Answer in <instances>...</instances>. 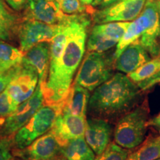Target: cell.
<instances>
[{
	"instance_id": "6da1fadb",
	"label": "cell",
	"mask_w": 160,
	"mask_h": 160,
	"mask_svg": "<svg viewBox=\"0 0 160 160\" xmlns=\"http://www.w3.org/2000/svg\"><path fill=\"white\" fill-rule=\"evenodd\" d=\"M89 25L90 20L82 14H76L70 22L67 44L59 66L42 85L47 104L62 103L67 97L75 72L85 54Z\"/></svg>"
},
{
	"instance_id": "7a4b0ae2",
	"label": "cell",
	"mask_w": 160,
	"mask_h": 160,
	"mask_svg": "<svg viewBox=\"0 0 160 160\" xmlns=\"http://www.w3.org/2000/svg\"><path fill=\"white\" fill-rule=\"evenodd\" d=\"M138 96L137 86L128 76L118 73L94 90L88 109L97 117H113L132 107Z\"/></svg>"
},
{
	"instance_id": "3957f363",
	"label": "cell",
	"mask_w": 160,
	"mask_h": 160,
	"mask_svg": "<svg viewBox=\"0 0 160 160\" xmlns=\"http://www.w3.org/2000/svg\"><path fill=\"white\" fill-rule=\"evenodd\" d=\"M62 108V102L42 106L28 122L15 133L13 139L15 150L25 148L34 140L50 131Z\"/></svg>"
},
{
	"instance_id": "277c9868",
	"label": "cell",
	"mask_w": 160,
	"mask_h": 160,
	"mask_svg": "<svg viewBox=\"0 0 160 160\" xmlns=\"http://www.w3.org/2000/svg\"><path fill=\"white\" fill-rule=\"evenodd\" d=\"M147 123V109L137 108L119 120L114 131V140L125 149L139 146L145 138Z\"/></svg>"
},
{
	"instance_id": "5b68a950",
	"label": "cell",
	"mask_w": 160,
	"mask_h": 160,
	"mask_svg": "<svg viewBox=\"0 0 160 160\" xmlns=\"http://www.w3.org/2000/svg\"><path fill=\"white\" fill-rule=\"evenodd\" d=\"M111 77V67L103 53L88 52L80 66L75 83L93 91Z\"/></svg>"
},
{
	"instance_id": "8992f818",
	"label": "cell",
	"mask_w": 160,
	"mask_h": 160,
	"mask_svg": "<svg viewBox=\"0 0 160 160\" xmlns=\"http://www.w3.org/2000/svg\"><path fill=\"white\" fill-rule=\"evenodd\" d=\"M45 101L42 86L39 82L33 94L28 99L20 104L12 114L2 122L0 136L3 138H8L17 133L28 122L38 110L43 105Z\"/></svg>"
},
{
	"instance_id": "52a82bcc",
	"label": "cell",
	"mask_w": 160,
	"mask_h": 160,
	"mask_svg": "<svg viewBox=\"0 0 160 160\" xmlns=\"http://www.w3.org/2000/svg\"><path fill=\"white\" fill-rule=\"evenodd\" d=\"M61 25H49L38 20L25 19L17 27L20 50L25 53L38 43L50 42L59 31Z\"/></svg>"
},
{
	"instance_id": "ba28073f",
	"label": "cell",
	"mask_w": 160,
	"mask_h": 160,
	"mask_svg": "<svg viewBox=\"0 0 160 160\" xmlns=\"http://www.w3.org/2000/svg\"><path fill=\"white\" fill-rule=\"evenodd\" d=\"M147 0H118L96 12L93 20L97 24L113 22H129L141 14Z\"/></svg>"
},
{
	"instance_id": "9c48e42d",
	"label": "cell",
	"mask_w": 160,
	"mask_h": 160,
	"mask_svg": "<svg viewBox=\"0 0 160 160\" xmlns=\"http://www.w3.org/2000/svg\"><path fill=\"white\" fill-rule=\"evenodd\" d=\"M39 83V74L33 67L22 62L15 67L13 79L7 86L12 99L19 105L33 94Z\"/></svg>"
},
{
	"instance_id": "30bf717a",
	"label": "cell",
	"mask_w": 160,
	"mask_h": 160,
	"mask_svg": "<svg viewBox=\"0 0 160 160\" xmlns=\"http://www.w3.org/2000/svg\"><path fill=\"white\" fill-rule=\"evenodd\" d=\"M25 8V19L38 20L49 25L67 23L76 15L64 13L54 0H29Z\"/></svg>"
},
{
	"instance_id": "8fae6325",
	"label": "cell",
	"mask_w": 160,
	"mask_h": 160,
	"mask_svg": "<svg viewBox=\"0 0 160 160\" xmlns=\"http://www.w3.org/2000/svg\"><path fill=\"white\" fill-rule=\"evenodd\" d=\"M61 143L50 131L22 150H16L13 154L25 160H49L60 154Z\"/></svg>"
},
{
	"instance_id": "7c38bea8",
	"label": "cell",
	"mask_w": 160,
	"mask_h": 160,
	"mask_svg": "<svg viewBox=\"0 0 160 160\" xmlns=\"http://www.w3.org/2000/svg\"><path fill=\"white\" fill-rule=\"evenodd\" d=\"M142 13L147 16L149 23L139 42L152 57H157L160 54V17L157 2L147 0Z\"/></svg>"
},
{
	"instance_id": "4fadbf2b",
	"label": "cell",
	"mask_w": 160,
	"mask_h": 160,
	"mask_svg": "<svg viewBox=\"0 0 160 160\" xmlns=\"http://www.w3.org/2000/svg\"><path fill=\"white\" fill-rule=\"evenodd\" d=\"M85 117L60 112L51 131L59 142L63 144L71 139L85 137Z\"/></svg>"
},
{
	"instance_id": "5bb4252c",
	"label": "cell",
	"mask_w": 160,
	"mask_h": 160,
	"mask_svg": "<svg viewBox=\"0 0 160 160\" xmlns=\"http://www.w3.org/2000/svg\"><path fill=\"white\" fill-rule=\"evenodd\" d=\"M111 126L99 118H89L85 122V139L95 154L99 155L109 145Z\"/></svg>"
},
{
	"instance_id": "9a60e30c",
	"label": "cell",
	"mask_w": 160,
	"mask_h": 160,
	"mask_svg": "<svg viewBox=\"0 0 160 160\" xmlns=\"http://www.w3.org/2000/svg\"><path fill=\"white\" fill-rule=\"evenodd\" d=\"M115 60V68L129 74L150 60L149 53L139 42H136L126 47Z\"/></svg>"
},
{
	"instance_id": "2e32d148",
	"label": "cell",
	"mask_w": 160,
	"mask_h": 160,
	"mask_svg": "<svg viewBox=\"0 0 160 160\" xmlns=\"http://www.w3.org/2000/svg\"><path fill=\"white\" fill-rule=\"evenodd\" d=\"M50 59V42H42L24 53L22 62L33 67L39 74V82L44 85L48 76Z\"/></svg>"
},
{
	"instance_id": "e0dca14e",
	"label": "cell",
	"mask_w": 160,
	"mask_h": 160,
	"mask_svg": "<svg viewBox=\"0 0 160 160\" xmlns=\"http://www.w3.org/2000/svg\"><path fill=\"white\" fill-rule=\"evenodd\" d=\"M90 98L88 90L75 83L62 102L61 112L85 118Z\"/></svg>"
},
{
	"instance_id": "ac0fdd59",
	"label": "cell",
	"mask_w": 160,
	"mask_h": 160,
	"mask_svg": "<svg viewBox=\"0 0 160 160\" xmlns=\"http://www.w3.org/2000/svg\"><path fill=\"white\" fill-rule=\"evenodd\" d=\"M71 21L67 23L62 24L59 31L56 33L54 37L52 38V39L50 41L51 59H50L49 71L48 77L53 75L57 71L58 66H59V62L61 60L62 57L66 44H67L68 36L69 32V24Z\"/></svg>"
},
{
	"instance_id": "d6986e66",
	"label": "cell",
	"mask_w": 160,
	"mask_h": 160,
	"mask_svg": "<svg viewBox=\"0 0 160 160\" xmlns=\"http://www.w3.org/2000/svg\"><path fill=\"white\" fill-rule=\"evenodd\" d=\"M148 18L147 16L142 13L137 19L130 23L125 34L123 35V37L121 38V39L117 45V48H116L115 53L113 54V59H117L126 47H128L132 43L137 42L139 38H141L147 26L148 25Z\"/></svg>"
},
{
	"instance_id": "ffe728a7",
	"label": "cell",
	"mask_w": 160,
	"mask_h": 160,
	"mask_svg": "<svg viewBox=\"0 0 160 160\" xmlns=\"http://www.w3.org/2000/svg\"><path fill=\"white\" fill-rule=\"evenodd\" d=\"M60 153L67 160H94L95 153L85 141L79 137L61 144Z\"/></svg>"
},
{
	"instance_id": "44dd1931",
	"label": "cell",
	"mask_w": 160,
	"mask_h": 160,
	"mask_svg": "<svg viewBox=\"0 0 160 160\" xmlns=\"http://www.w3.org/2000/svg\"><path fill=\"white\" fill-rule=\"evenodd\" d=\"M138 86L160 78V54L144 64L135 71L128 74Z\"/></svg>"
},
{
	"instance_id": "7402d4cb",
	"label": "cell",
	"mask_w": 160,
	"mask_h": 160,
	"mask_svg": "<svg viewBox=\"0 0 160 160\" xmlns=\"http://www.w3.org/2000/svg\"><path fill=\"white\" fill-rule=\"evenodd\" d=\"M24 52L0 40V73H3L22 63Z\"/></svg>"
},
{
	"instance_id": "603a6c76",
	"label": "cell",
	"mask_w": 160,
	"mask_h": 160,
	"mask_svg": "<svg viewBox=\"0 0 160 160\" xmlns=\"http://www.w3.org/2000/svg\"><path fill=\"white\" fill-rule=\"evenodd\" d=\"M160 158V135L150 138L139 148L128 155L127 160H156Z\"/></svg>"
},
{
	"instance_id": "cb8c5ba5",
	"label": "cell",
	"mask_w": 160,
	"mask_h": 160,
	"mask_svg": "<svg viewBox=\"0 0 160 160\" xmlns=\"http://www.w3.org/2000/svg\"><path fill=\"white\" fill-rule=\"evenodd\" d=\"M129 22H113L99 24L92 28L91 32L99 33L108 39L117 41L118 42L125 34L130 25Z\"/></svg>"
},
{
	"instance_id": "d4e9b609",
	"label": "cell",
	"mask_w": 160,
	"mask_h": 160,
	"mask_svg": "<svg viewBox=\"0 0 160 160\" xmlns=\"http://www.w3.org/2000/svg\"><path fill=\"white\" fill-rule=\"evenodd\" d=\"M117 44L118 42L116 40L108 39L99 33L91 32L87 42V49L88 52L104 53Z\"/></svg>"
},
{
	"instance_id": "484cf974",
	"label": "cell",
	"mask_w": 160,
	"mask_h": 160,
	"mask_svg": "<svg viewBox=\"0 0 160 160\" xmlns=\"http://www.w3.org/2000/svg\"><path fill=\"white\" fill-rule=\"evenodd\" d=\"M129 152L117 144L111 143L94 160H127Z\"/></svg>"
},
{
	"instance_id": "4316f807",
	"label": "cell",
	"mask_w": 160,
	"mask_h": 160,
	"mask_svg": "<svg viewBox=\"0 0 160 160\" xmlns=\"http://www.w3.org/2000/svg\"><path fill=\"white\" fill-rule=\"evenodd\" d=\"M61 11L68 15L81 14L85 11V5L79 0H54Z\"/></svg>"
},
{
	"instance_id": "83f0119b",
	"label": "cell",
	"mask_w": 160,
	"mask_h": 160,
	"mask_svg": "<svg viewBox=\"0 0 160 160\" xmlns=\"http://www.w3.org/2000/svg\"><path fill=\"white\" fill-rule=\"evenodd\" d=\"M18 106L7 89L0 93V117H8L17 110Z\"/></svg>"
},
{
	"instance_id": "f1b7e54d",
	"label": "cell",
	"mask_w": 160,
	"mask_h": 160,
	"mask_svg": "<svg viewBox=\"0 0 160 160\" xmlns=\"http://www.w3.org/2000/svg\"><path fill=\"white\" fill-rule=\"evenodd\" d=\"M18 18L14 13L10 11L5 5L4 0H0V22L16 28Z\"/></svg>"
},
{
	"instance_id": "f546056e",
	"label": "cell",
	"mask_w": 160,
	"mask_h": 160,
	"mask_svg": "<svg viewBox=\"0 0 160 160\" xmlns=\"http://www.w3.org/2000/svg\"><path fill=\"white\" fill-rule=\"evenodd\" d=\"M13 146V139L8 138L0 139V160H11L13 158L11 153Z\"/></svg>"
},
{
	"instance_id": "4dcf8cb0",
	"label": "cell",
	"mask_w": 160,
	"mask_h": 160,
	"mask_svg": "<svg viewBox=\"0 0 160 160\" xmlns=\"http://www.w3.org/2000/svg\"><path fill=\"white\" fill-rule=\"evenodd\" d=\"M15 72V67L3 73H0V93L5 91L13 79Z\"/></svg>"
},
{
	"instance_id": "1f68e13d",
	"label": "cell",
	"mask_w": 160,
	"mask_h": 160,
	"mask_svg": "<svg viewBox=\"0 0 160 160\" xmlns=\"http://www.w3.org/2000/svg\"><path fill=\"white\" fill-rule=\"evenodd\" d=\"M14 29V27H12V26L0 22V40L9 39L12 31Z\"/></svg>"
},
{
	"instance_id": "d6a6232c",
	"label": "cell",
	"mask_w": 160,
	"mask_h": 160,
	"mask_svg": "<svg viewBox=\"0 0 160 160\" xmlns=\"http://www.w3.org/2000/svg\"><path fill=\"white\" fill-rule=\"evenodd\" d=\"M10 8L17 11L25 8L29 0H5Z\"/></svg>"
},
{
	"instance_id": "836d02e7",
	"label": "cell",
	"mask_w": 160,
	"mask_h": 160,
	"mask_svg": "<svg viewBox=\"0 0 160 160\" xmlns=\"http://www.w3.org/2000/svg\"><path fill=\"white\" fill-rule=\"evenodd\" d=\"M146 125H147V127H153L157 128H160V113L157 116H156L155 117L150 119L149 121H147Z\"/></svg>"
},
{
	"instance_id": "e575fe53",
	"label": "cell",
	"mask_w": 160,
	"mask_h": 160,
	"mask_svg": "<svg viewBox=\"0 0 160 160\" xmlns=\"http://www.w3.org/2000/svg\"><path fill=\"white\" fill-rule=\"evenodd\" d=\"M159 82H160V78H159V79H154V80H152V81L149 82H147V83L144 84V85H139V87L140 88L142 89V90H146V89L152 87V86H153V85H156V84L159 83Z\"/></svg>"
},
{
	"instance_id": "d590c367",
	"label": "cell",
	"mask_w": 160,
	"mask_h": 160,
	"mask_svg": "<svg viewBox=\"0 0 160 160\" xmlns=\"http://www.w3.org/2000/svg\"><path fill=\"white\" fill-rule=\"evenodd\" d=\"M117 1H118V0H102V2L99 5L103 8L109 6L110 5H111V4H113V2H115Z\"/></svg>"
},
{
	"instance_id": "8d00e7d4",
	"label": "cell",
	"mask_w": 160,
	"mask_h": 160,
	"mask_svg": "<svg viewBox=\"0 0 160 160\" xmlns=\"http://www.w3.org/2000/svg\"><path fill=\"white\" fill-rule=\"evenodd\" d=\"M49 160H67L65 159V157H63L62 155L61 154V153H60V154H59V155H57V157H53V158H52V159H49Z\"/></svg>"
},
{
	"instance_id": "74e56055",
	"label": "cell",
	"mask_w": 160,
	"mask_h": 160,
	"mask_svg": "<svg viewBox=\"0 0 160 160\" xmlns=\"http://www.w3.org/2000/svg\"><path fill=\"white\" fill-rule=\"evenodd\" d=\"M79 1L81 2L82 3L83 5H92L93 0H79Z\"/></svg>"
},
{
	"instance_id": "f35d334b",
	"label": "cell",
	"mask_w": 160,
	"mask_h": 160,
	"mask_svg": "<svg viewBox=\"0 0 160 160\" xmlns=\"http://www.w3.org/2000/svg\"><path fill=\"white\" fill-rule=\"evenodd\" d=\"M102 2V0H93V3H92V6H94V7H96V6L99 5Z\"/></svg>"
},
{
	"instance_id": "ab89813d",
	"label": "cell",
	"mask_w": 160,
	"mask_h": 160,
	"mask_svg": "<svg viewBox=\"0 0 160 160\" xmlns=\"http://www.w3.org/2000/svg\"><path fill=\"white\" fill-rule=\"evenodd\" d=\"M157 2L158 5V9H159V17H160V0H158Z\"/></svg>"
},
{
	"instance_id": "60d3db41",
	"label": "cell",
	"mask_w": 160,
	"mask_h": 160,
	"mask_svg": "<svg viewBox=\"0 0 160 160\" xmlns=\"http://www.w3.org/2000/svg\"><path fill=\"white\" fill-rule=\"evenodd\" d=\"M11 160H25V159H21V158H16V159H14V158H12V159Z\"/></svg>"
},
{
	"instance_id": "b9f144b4",
	"label": "cell",
	"mask_w": 160,
	"mask_h": 160,
	"mask_svg": "<svg viewBox=\"0 0 160 160\" xmlns=\"http://www.w3.org/2000/svg\"><path fill=\"white\" fill-rule=\"evenodd\" d=\"M1 126H2V122H0V130H1Z\"/></svg>"
},
{
	"instance_id": "7bdbcfd3",
	"label": "cell",
	"mask_w": 160,
	"mask_h": 160,
	"mask_svg": "<svg viewBox=\"0 0 160 160\" xmlns=\"http://www.w3.org/2000/svg\"><path fill=\"white\" fill-rule=\"evenodd\" d=\"M156 160H160V158H159V159H156Z\"/></svg>"
}]
</instances>
